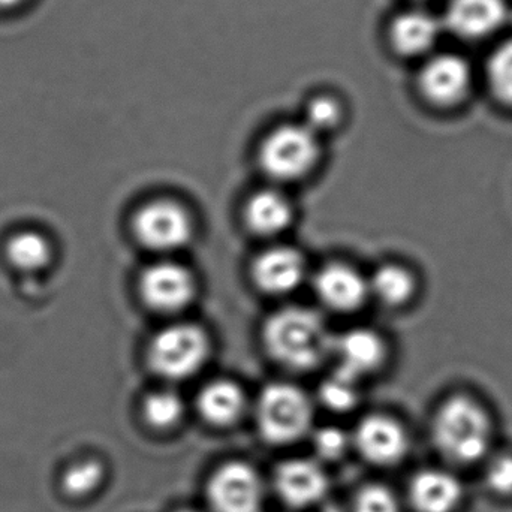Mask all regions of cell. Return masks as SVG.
Wrapping results in <instances>:
<instances>
[{"instance_id": "31", "label": "cell", "mask_w": 512, "mask_h": 512, "mask_svg": "<svg viewBox=\"0 0 512 512\" xmlns=\"http://www.w3.org/2000/svg\"><path fill=\"white\" fill-rule=\"evenodd\" d=\"M322 512H342V510H340V508L337 507H327Z\"/></svg>"}, {"instance_id": "26", "label": "cell", "mask_w": 512, "mask_h": 512, "mask_svg": "<svg viewBox=\"0 0 512 512\" xmlns=\"http://www.w3.org/2000/svg\"><path fill=\"white\" fill-rule=\"evenodd\" d=\"M104 469L98 462H84L72 466L63 477V489L68 495L81 498L89 495L101 484Z\"/></svg>"}, {"instance_id": "17", "label": "cell", "mask_w": 512, "mask_h": 512, "mask_svg": "<svg viewBox=\"0 0 512 512\" xmlns=\"http://www.w3.org/2000/svg\"><path fill=\"white\" fill-rule=\"evenodd\" d=\"M462 496L460 481L439 469L420 472L409 486V499L417 512H454Z\"/></svg>"}, {"instance_id": "16", "label": "cell", "mask_w": 512, "mask_h": 512, "mask_svg": "<svg viewBox=\"0 0 512 512\" xmlns=\"http://www.w3.org/2000/svg\"><path fill=\"white\" fill-rule=\"evenodd\" d=\"M441 33V24L423 11H406L396 15L388 29L391 47L399 56L418 57L432 50Z\"/></svg>"}, {"instance_id": "24", "label": "cell", "mask_w": 512, "mask_h": 512, "mask_svg": "<svg viewBox=\"0 0 512 512\" xmlns=\"http://www.w3.org/2000/svg\"><path fill=\"white\" fill-rule=\"evenodd\" d=\"M319 397L331 411L346 412L357 405V381L334 370L319 388Z\"/></svg>"}, {"instance_id": "3", "label": "cell", "mask_w": 512, "mask_h": 512, "mask_svg": "<svg viewBox=\"0 0 512 512\" xmlns=\"http://www.w3.org/2000/svg\"><path fill=\"white\" fill-rule=\"evenodd\" d=\"M318 158V135L303 123L273 129L259 147L262 171L276 182L303 179L315 168Z\"/></svg>"}, {"instance_id": "11", "label": "cell", "mask_w": 512, "mask_h": 512, "mask_svg": "<svg viewBox=\"0 0 512 512\" xmlns=\"http://www.w3.org/2000/svg\"><path fill=\"white\" fill-rule=\"evenodd\" d=\"M316 295L334 312H354L369 297V282L355 268L346 264H328L316 274Z\"/></svg>"}, {"instance_id": "28", "label": "cell", "mask_w": 512, "mask_h": 512, "mask_svg": "<svg viewBox=\"0 0 512 512\" xmlns=\"http://www.w3.org/2000/svg\"><path fill=\"white\" fill-rule=\"evenodd\" d=\"M486 480L490 489L498 495H512V456L504 454L492 460L487 468Z\"/></svg>"}, {"instance_id": "1", "label": "cell", "mask_w": 512, "mask_h": 512, "mask_svg": "<svg viewBox=\"0 0 512 512\" xmlns=\"http://www.w3.org/2000/svg\"><path fill=\"white\" fill-rule=\"evenodd\" d=\"M262 340L268 355L286 369H316L333 351V337L324 319L307 307H285L265 322Z\"/></svg>"}, {"instance_id": "32", "label": "cell", "mask_w": 512, "mask_h": 512, "mask_svg": "<svg viewBox=\"0 0 512 512\" xmlns=\"http://www.w3.org/2000/svg\"><path fill=\"white\" fill-rule=\"evenodd\" d=\"M180 512H195V511H180Z\"/></svg>"}, {"instance_id": "19", "label": "cell", "mask_w": 512, "mask_h": 512, "mask_svg": "<svg viewBox=\"0 0 512 512\" xmlns=\"http://www.w3.org/2000/svg\"><path fill=\"white\" fill-rule=\"evenodd\" d=\"M198 411L207 423L227 427L236 423L245 411L246 399L242 388L231 381H215L201 390Z\"/></svg>"}, {"instance_id": "22", "label": "cell", "mask_w": 512, "mask_h": 512, "mask_svg": "<svg viewBox=\"0 0 512 512\" xmlns=\"http://www.w3.org/2000/svg\"><path fill=\"white\" fill-rule=\"evenodd\" d=\"M487 83L493 98L512 108V39L499 45L489 57Z\"/></svg>"}, {"instance_id": "2", "label": "cell", "mask_w": 512, "mask_h": 512, "mask_svg": "<svg viewBox=\"0 0 512 512\" xmlns=\"http://www.w3.org/2000/svg\"><path fill=\"white\" fill-rule=\"evenodd\" d=\"M489 414L471 397L453 396L442 403L433 421L439 453L457 465H472L486 456L492 444Z\"/></svg>"}, {"instance_id": "21", "label": "cell", "mask_w": 512, "mask_h": 512, "mask_svg": "<svg viewBox=\"0 0 512 512\" xmlns=\"http://www.w3.org/2000/svg\"><path fill=\"white\" fill-rule=\"evenodd\" d=\"M6 256L20 270H39L50 261V245L41 234L27 231L9 240Z\"/></svg>"}, {"instance_id": "6", "label": "cell", "mask_w": 512, "mask_h": 512, "mask_svg": "<svg viewBox=\"0 0 512 512\" xmlns=\"http://www.w3.org/2000/svg\"><path fill=\"white\" fill-rule=\"evenodd\" d=\"M134 234L144 248L155 252H174L192 239L191 216L174 201H152L134 216Z\"/></svg>"}, {"instance_id": "25", "label": "cell", "mask_w": 512, "mask_h": 512, "mask_svg": "<svg viewBox=\"0 0 512 512\" xmlns=\"http://www.w3.org/2000/svg\"><path fill=\"white\" fill-rule=\"evenodd\" d=\"M340 119H342V108L336 99L330 98V96H316L307 105L306 120L303 125L318 135L319 132H327L336 128Z\"/></svg>"}, {"instance_id": "14", "label": "cell", "mask_w": 512, "mask_h": 512, "mask_svg": "<svg viewBox=\"0 0 512 512\" xmlns=\"http://www.w3.org/2000/svg\"><path fill=\"white\" fill-rule=\"evenodd\" d=\"M333 351L339 360L337 372L357 382L375 372L385 360L384 340L367 328H354L342 334L333 343Z\"/></svg>"}, {"instance_id": "5", "label": "cell", "mask_w": 512, "mask_h": 512, "mask_svg": "<svg viewBox=\"0 0 512 512\" xmlns=\"http://www.w3.org/2000/svg\"><path fill=\"white\" fill-rule=\"evenodd\" d=\"M209 354V337L203 328L176 324L153 337L147 358L156 375L170 381H182L200 372Z\"/></svg>"}, {"instance_id": "23", "label": "cell", "mask_w": 512, "mask_h": 512, "mask_svg": "<svg viewBox=\"0 0 512 512\" xmlns=\"http://www.w3.org/2000/svg\"><path fill=\"white\" fill-rule=\"evenodd\" d=\"M183 400L171 390L156 391L144 400L143 414L147 423L156 429H168L183 417Z\"/></svg>"}, {"instance_id": "8", "label": "cell", "mask_w": 512, "mask_h": 512, "mask_svg": "<svg viewBox=\"0 0 512 512\" xmlns=\"http://www.w3.org/2000/svg\"><path fill=\"white\" fill-rule=\"evenodd\" d=\"M138 288L144 303L161 313L180 312L195 297V279L191 271L171 261L156 262L147 267L141 274Z\"/></svg>"}, {"instance_id": "10", "label": "cell", "mask_w": 512, "mask_h": 512, "mask_svg": "<svg viewBox=\"0 0 512 512\" xmlns=\"http://www.w3.org/2000/svg\"><path fill=\"white\" fill-rule=\"evenodd\" d=\"M358 451L373 465L399 463L408 453L409 438L402 424L385 415H370L355 432Z\"/></svg>"}, {"instance_id": "18", "label": "cell", "mask_w": 512, "mask_h": 512, "mask_svg": "<svg viewBox=\"0 0 512 512\" xmlns=\"http://www.w3.org/2000/svg\"><path fill=\"white\" fill-rule=\"evenodd\" d=\"M291 203L277 191L256 192L245 207V221L256 236H279L292 222Z\"/></svg>"}, {"instance_id": "12", "label": "cell", "mask_w": 512, "mask_h": 512, "mask_svg": "<svg viewBox=\"0 0 512 512\" xmlns=\"http://www.w3.org/2000/svg\"><path fill=\"white\" fill-rule=\"evenodd\" d=\"M255 285L268 295L295 291L306 277V261L292 248H271L255 259L252 267Z\"/></svg>"}, {"instance_id": "30", "label": "cell", "mask_w": 512, "mask_h": 512, "mask_svg": "<svg viewBox=\"0 0 512 512\" xmlns=\"http://www.w3.org/2000/svg\"><path fill=\"white\" fill-rule=\"evenodd\" d=\"M24 0H0V9H11L23 3Z\"/></svg>"}, {"instance_id": "13", "label": "cell", "mask_w": 512, "mask_h": 512, "mask_svg": "<svg viewBox=\"0 0 512 512\" xmlns=\"http://www.w3.org/2000/svg\"><path fill=\"white\" fill-rule=\"evenodd\" d=\"M505 0H450L445 24L463 39H481L495 33L507 20Z\"/></svg>"}, {"instance_id": "4", "label": "cell", "mask_w": 512, "mask_h": 512, "mask_svg": "<svg viewBox=\"0 0 512 512\" xmlns=\"http://www.w3.org/2000/svg\"><path fill=\"white\" fill-rule=\"evenodd\" d=\"M312 415V403L306 393L282 382L265 387L256 405L259 432L271 444H289L306 435Z\"/></svg>"}, {"instance_id": "20", "label": "cell", "mask_w": 512, "mask_h": 512, "mask_svg": "<svg viewBox=\"0 0 512 512\" xmlns=\"http://www.w3.org/2000/svg\"><path fill=\"white\" fill-rule=\"evenodd\" d=\"M367 282L370 294L387 306H402L415 291L414 276L396 264L382 265Z\"/></svg>"}, {"instance_id": "7", "label": "cell", "mask_w": 512, "mask_h": 512, "mask_svg": "<svg viewBox=\"0 0 512 512\" xmlns=\"http://www.w3.org/2000/svg\"><path fill=\"white\" fill-rule=\"evenodd\" d=\"M472 84L469 63L457 54H438L424 63L418 72L420 95L429 104L451 108L465 101Z\"/></svg>"}, {"instance_id": "15", "label": "cell", "mask_w": 512, "mask_h": 512, "mask_svg": "<svg viewBox=\"0 0 512 512\" xmlns=\"http://www.w3.org/2000/svg\"><path fill=\"white\" fill-rule=\"evenodd\" d=\"M276 490L283 502L295 508L309 507L324 498L328 489L324 471L309 460H291L276 472Z\"/></svg>"}, {"instance_id": "9", "label": "cell", "mask_w": 512, "mask_h": 512, "mask_svg": "<svg viewBox=\"0 0 512 512\" xmlns=\"http://www.w3.org/2000/svg\"><path fill=\"white\" fill-rule=\"evenodd\" d=\"M207 495L215 512L261 511V480L245 463H228L216 471L210 478Z\"/></svg>"}, {"instance_id": "29", "label": "cell", "mask_w": 512, "mask_h": 512, "mask_svg": "<svg viewBox=\"0 0 512 512\" xmlns=\"http://www.w3.org/2000/svg\"><path fill=\"white\" fill-rule=\"evenodd\" d=\"M346 444H348V439H346L345 433L336 427H324L315 436L316 451L319 456L327 460L342 456L345 453Z\"/></svg>"}, {"instance_id": "27", "label": "cell", "mask_w": 512, "mask_h": 512, "mask_svg": "<svg viewBox=\"0 0 512 512\" xmlns=\"http://www.w3.org/2000/svg\"><path fill=\"white\" fill-rule=\"evenodd\" d=\"M355 512H400L396 496L384 486H367L355 499Z\"/></svg>"}]
</instances>
